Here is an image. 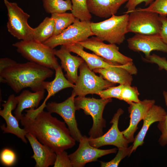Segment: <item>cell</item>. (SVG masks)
Wrapping results in <instances>:
<instances>
[{
    "instance_id": "1",
    "label": "cell",
    "mask_w": 167,
    "mask_h": 167,
    "mask_svg": "<svg viewBox=\"0 0 167 167\" xmlns=\"http://www.w3.org/2000/svg\"><path fill=\"white\" fill-rule=\"evenodd\" d=\"M20 121L27 133L32 134L56 153L71 148L75 144L65 122L48 111L43 110L33 118L24 115Z\"/></svg>"
},
{
    "instance_id": "2",
    "label": "cell",
    "mask_w": 167,
    "mask_h": 167,
    "mask_svg": "<svg viewBox=\"0 0 167 167\" xmlns=\"http://www.w3.org/2000/svg\"><path fill=\"white\" fill-rule=\"evenodd\" d=\"M54 73L52 69L31 62L16 63L0 72V80L16 93L27 88L35 92L44 89V82Z\"/></svg>"
},
{
    "instance_id": "3",
    "label": "cell",
    "mask_w": 167,
    "mask_h": 167,
    "mask_svg": "<svg viewBox=\"0 0 167 167\" xmlns=\"http://www.w3.org/2000/svg\"><path fill=\"white\" fill-rule=\"evenodd\" d=\"M129 16L126 13L119 16L113 15L101 22H91V30L94 36L102 41L120 45L124 41L125 35L128 32Z\"/></svg>"
},
{
    "instance_id": "4",
    "label": "cell",
    "mask_w": 167,
    "mask_h": 167,
    "mask_svg": "<svg viewBox=\"0 0 167 167\" xmlns=\"http://www.w3.org/2000/svg\"><path fill=\"white\" fill-rule=\"evenodd\" d=\"M17 51L30 62L55 70L59 65L54 49L34 40L23 41L12 45Z\"/></svg>"
},
{
    "instance_id": "5",
    "label": "cell",
    "mask_w": 167,
    "mask_h": 167,
    "mask_svg": "<svg viewBox=\"0 0 167 167\" xmlns=\"http://www.w3.org/2000/svg\"><path fill=\"white\" fill-rule=\"evenodd\" d=\"M112 101V98L99 99L79 96L75 98L76 110L82 109L85 114L90 115L92 118L93 124L88 132L89 138H96L103 135V129L106 126V121L103 116V111L106 105Z\"/></svg>"
},
{
    "instance_id": "6",
    "label": "cell",
    "mask_w": 167,
    "mask_h": 167,
    "mask_svg": "<svg viewBox=\"0 0 167 167\" xmlns=\"http://www.w3.org/2000/svg\"><path fill=\"white\" fill-rule=\"evenodd\" d=\"M7 10L6 26L9 32L18 39L23 41L33 40L34 28L28 24L30 15L25 12L15 2L4 0Z\"/></svg>"
},
{
    "instance_id": "7",
    "label": "cell",
    "mask_w": 167,
    "mask_h": 167,
    "mask_svg": "<svg viewBox=\"0 0 167 167\" xmlns=\"http://www.w3.org/2000/svg\"><path fill=\"white\" fill-rule=\"evenodd\" d=\"M79 74L73 88L72 94L75 96H85L88 94H96L98 92L115 84L98 76L91 70L84 62L79 67Z\"/></svg>"
},
{
    "instance_id": "8",
    "label": "cell",
    "mask_w": 167,
    "mask_h": 167,
    "mask_svg": "<svg viewBox=\"0 0 167 167\" xmlns=\"http://www.w3.org/2000/svg\"><path fill=\"white\" fill-rule=\"evenodd\" d=\"M90 21H82L76 18L74 22L58 35L53 36L43 43L54 49L58 45L79 43L94 36L90 27Z\"/></svg>"
},
{
    "instance_id": "9",
    "label": "cell",
    "mask_w": 167,
    "mask_h": 167,
    "mask_svg": "<svg viewBox=\"0 0 167 167\" xmlns=\"http://www.w3.org/2000/svg\"><path fill=\"white\" fill-rule=\"evenodd\" d=\"M129 13L128 32L145 35L160 34L161 23L158 14L138 8Z\"/></svg>"
},
{
    "instance_id": "10",
    "label": "cell",
    "mask_w": 167,
    "mask_h": 167,
    "mask_svg": "<svg viewBox=\"0 0 167 167\" xmlns=\"http://www.w3.org/2000/svg\"><path fill=\"white\" fill-rule=\"evenodd\" d=\"M78 43L84 48L115 65H125L134 64L131 58L119 52V47L116 44H106L96 36H92Z\"/></svg>"
},
{
    "instance_id": "11",
    "label": "cell",
    "mask_w": 167,
    "mask_h": 167,
    "mask_svg": "<svg viewBox=\"0 0 167 167\" xmlns=\"http://www.w3.org/2000/svg\"><path fill=\"white\" fill-rule=\"evenodd\" d=\"M75 96L71 94L69 97L62 102H48L45 108L48 111L51 113H57L62 118L67 125L72 137L76 141L79 142L83 135L78 127L75 118Z\"/></svg>"
},
{
    "instance_id": "12",
    "label": "cell",
    "mask_w": 167,
    "mask_h": 167,
    "mask_svg": "<svg viewBox=\"0 0 167 167\" xmlns=\"http://www.w3.org/2000/svg\"><path fill=\"white\" fill-rule=\"evenodd\" d=\"M88 137L82 136L76 150L69 155L73 167H83L88 163L95 161L102 156L117 152V149L114 148L109 149H101L91 145Z\"/></svg>"
},
{
    "instance_id": "13",
    "label": "cell",
    "mask_w": 167,
    "mask_h": 167,
    "mask_svg": "<svg viewBox=\"0 0 167 167\" xmlns=\"http://www.w3.org/2000/svg\"><path fill=\"white\" fill-rule=\"evenodd\" d=\"M124 112L122 109H118L110 122L112 124L110 128L106 133L99 137H88L90 144L97 148L107 145H113L118 149L128 147L130 142L118 128L119 118Z\"/></svg>"
},
{
    "instance_id": "14",
    "label": "cell",
    "mask_w": 167,
    "mask_h": 167,
    "mask_svg": "<svg viewBox=\"0 0 167 167\" xmlns=\"http://www.w3.org/2000/svg\"><path fill=\"white\" fill-rule=\"evenodd\" d=\"M129 48L135 52H142L148 58L153 51L167 53V45L162 40L160 34L145 35L135 34L127 39Z\"/></svg>"
},
{
    "instance_id": "15",
    "label": "cell",
    "mask_w": 167,
    "mask_h": 167,
    "mask_svg": "<svg viewBox=\"0 0 167 167\" xmlns=\"http://www.w3.org/2000/svg\"><path fill=\"white\" fill-rule=\"evenodd\" d=\"M17 105L15 96L13 94L10 95L6 102L2 105L3 109L0 110V115L5 120L6 126L3 124L0 127L3 133L14 134L27 143L28 141L26 135L27 132L24 128L20 127L19 121L12 114V111L15 109Z\"/></svg>"
},
{
    "instance_id": "16",
    "label": "cell",
    "mask_w": 167,
    "mask_h": 167,
    "mask_svg": "<svg viewBox=\"0 0 167 167\" xmlns=\"http://www.w3.org/2000/svg\"><path fill=\"white\" fill-rule=\"evenodd\" d=\"M155 103V101L154 100L145 99L139 102H133L129 104L128 107L130 118L129 125L122 131L130 143L134 140V134L138 128L137 126L139 122L143 120Z\"/></svg>"
},
{
    "instance_id": "17",
    "label": "cell",
    "mask_w": 167,
    "mask_h": 167,
    "mask_svg": "<svg viewBox=\"0 0 167 167\" xmlns=\"http://www.w3.org/2000/svg\"><path fill=\"white\" fill-rule=\"evenodd\" d=\"M93 71L112 83L128 85H131L133 80L132 75H136L138 71L134 64L116 65L109 68H98Z\"/></svg>"
},
{
    "instance_id": "18",
    "label": "cell",
    "mask_w": 167,
    "mask_h": 167,
    "mask_svg": "<svg viewBox=\"0 0 167 167\" xmlns=\"http://www.w3.org/2000/svg\"><path fill=\"white\" fill-rule=\"evenodd\" d=\"M33 152L31 157L35 161V167H48L54 165L56 154L49 147L41 143L32 134L28 133L26 135Z\"/></svg>"
},
{
    "instance_id": "19",
    "label": "cell",
    "mask_w": 167,
    "mask_h": 167,
    "mask_svg": "<svg viewBox=\"0 0 167 167\" xmlns=\"http://www.w3.org/2000/svg\"><path fill=\"white\" fill-rule=\"evenodd\" d=\"M55 77L51 81H45L43 84L44 88L47 92V96L41 106L35 109L31 110L33 116H35L43 110L45 108L46 102L51 96L54 95L60 91L68 88H73L75 84L70 82L64 75L62 68L59 65L55 70Z\"/></svg>"
},
{
    "instance_id": "20",
    "label": "cell",
    "mask_w": 167,
    "mask_h": 167,
    "mask_svg": "<svg viewBox=\"0 0 167 167\" xmlns=\"http://www.w3.org/2000/svg\"><path fill=\"white\" fill-rule=\"evenodd\" d=\"M70 53L64 45H61L58 50L54 49L55 56L61 60V67L66 72L65 77L74 84L78 78V69L84 61L81 57L73 56Z\"/></svg>"
},
{
    "instance_id": "21",
    "label": "cell",
    "mask_w": 167,
    "mask_h": 167,
    "mask_svg": "<svg viewBox=\"0 0 167 167\" xmlns=\"http://www.w3.org/2000/svg\"><path fill=\"white\" fill-rule=\"evenodd\" d=\"M167 114L164 109L160 106L154 104L151 107L143 119L141 129L135 138L131 154L139 146H142L144 143V138L150 126L155 122L163 120Z\"/></svg>"
},
{
    "instance_id": "22",
    "label": "cell",
    "mask_w": 167,
    "mask_h": 167,
    "mask_svg": "<svg viewBox=\"0 0 167 167\" xmlns=\"http://www.w3.org/2000/svg\"><path fill=\"white\" fill-rule=\"evenodd\" d=\"M45 93V89L34 92L25 90L19 95L15 96L17 105L14 113L18 121H20L23 116L22 113L25 109L38 107L41 101L44 98Z\"/></svg>"
},
{
    "instance_id": "23",
    "label": "cell",
    "mask_w": 167,
    "mask_h": 167,
    "mask_svg": "<svg viewBox=\"0 0 167 167\" xmlns=\"http://www.w3.org/2000/svg\"><path fill=\"white\" fill-rule=\"evenodd\" d=\"M128 0H87V4L90 13L107 18L115 15L120 6Z\"/></svg>"
},
{
    "instance_id": "24",
    "label": "cell",
    "mask_w": 167,
    "mask_h": 167,
    "mask_svg": "<svg viewBox=\"0 0 167 167\" xmlns=\"http://www.w3.org/2000/svg\"><path fill=\"white\" fill-rule=\"evenodd\" d=\"M65 46L71 52L75 53L82 58L91 70L98 68H109L117 65L95 54L85 51L84 49V47L78 43Z\"/></svg>"
},
{
    "instance_id": "25",
    "label": "cell",
    "mask_w": 167,
    "mask_h": 167,
    "mask_svg": "<svg viewBox=\"0 0 167 167\" xmlns=\"http://www.w3.org/2000/svg\"><path fill=\"white\" fill-rule=\"evenodd\" d=\"M54 19L46 17L36 28H34L33 40L43 43L54 35Z\"/></svg>"
},
{
    "instance_id": "26",
    "label": "cell",
    "mask_w": 167,
    "mask_h": 167,
    "mask_svg": "<svg viewBox=\"0 0 167 167\" xmlns=\"http://www.w3.org/2000/svg\"><path fill=\"white\" fill-rule=\"evenodd\" d=\"M51 17L54 20V31L53 36H57L71 25L76 18L72 13H54Z\"/></svg>"
},
{
    "instance_id": "27",
    "label": "cell",
    "mask_w": 167,
    "mask_h": 167,
    "mask_svg": "<svg viewBox=\"0 0 167 167\" xmlns=\"http://www.w3.org/2000/svg\"><path fill=\"white\" fill-rule=\"evenodd\" d=\"M43 6L48 13H63L71 11L72 4L71 0H42Z\"/></svg>"
},
{
    "instance_id": "28",
    "label": "cell",
    "mask_w": 167,
    "mask_h": 167,
    "mask_svg": "<svg viewBox=\"0 0 167 167\" xmlns=\"http://www.w3.org/2000/svg\"><path fill=\"white\" fill-rule=\"evenodd\" d=\"M72 4L71 13L82 21H90L91 15L87 6V0H71Z\"/></svg>"
},
{
    "instance_id": "29",
    "label": "cell",
    "mask_w": 167,
    "mask_h": 167,
    "mask_svg": "<svg viewBox=\"0 0 167 167\" xmlns=\"http://www.w3.org/2000/svg\"><path fill=\"white\" fill-rule=\"evenodd\" d=\"M139 95L136 87L124 85L119 100L126 102L129 105L133 102H139L141 101L139 98Z\"/></svg>"
},
{
    "instance_id": "30",
    "label": "cell",
    "mask_w": 167,
    "mask_h": 167,
    "mask_svg": "<svg viewBox=\"0 0 167 167\" xmlns=\"http://www.w3.org/2000/svg\"><path fill=\"white\" fill-rule=\"evenodd\" d=\"M132 145L126 148L118 149V151L115 157L111 161L105 162L100 161L101 167H118L121 161L127 156L131 155Z\"/></svg>"
},
{
    "instance_id": "31",
    "label": "cell",
    "mask_w": 167,
    "mask_h": 167,
    "mask_svg": "<svg viewBox=\"0 0 167 167\" xmlns=\"http://www.w3.org/2000/svg\"><path fill=\"white\" fill-rule=\"evenodd\" d=\"M138 9L156 13L160 15H167V0H154L148 7Z\"/></svg>"
},
{
    "instance_id": "32",
    "label": "cell",
    "mask_w": 167,
    "mask_h": 167,
    "mask_svg": "<svg viewBox=\"0 0 167 167\" xmlns=\"http://www.w3.org/2000/svg\"><path fill=\"white\" fill-rule=\"evenodd\" d=\"M163 95L167 107V91H163ZM157 127L161 133L158 141L159 144L162 146L167 145V114L163 120L159 122Z\"/></svg>"
},
{
    "instance_id": "33",
    "label": "cell",
    "mask_w": 167,
    "mask_h": 167,
    "mask_svg": "<svg viewBox=\"0 0 167 167\" xmlns=\"http://www.w3.org/2000/svg\"><path fill=\"white\" fill-rule=\"evenodd\" d=\"M124 85L119 84L117 86H112L97 92L96 94L103 99L114 98L120 99L122 90Z\"/></svg>"
},
{
    "instance_id": "34",
    "label": "cell",
    "mask_w": 167,
    "mask_h": 167,
    "mask_svg": "<svg viewBox=\"0 0 167 167\" xmlns=\"http://www.w3.org/2000/svg\"><path fill=\"white\" fill-rule=\"evenodd\" d=\"M0 159L1 163L4 165L11 166L15 162L16 156L13 150L10 148H5L0 153Z\"/></svg>"
},
{
    "instance_id": "35",
    "label": "cell",
    "mask_w": 167,
    "mask_h": 167,
    "mask_svg": "<svg viewBox=\"0 0 167 167\" xmlns=\"http://www.w3.org/2000/svg\"><path fill=\"white\" fill-rule=\"evenodd\" d=\"M56 154L54 167H73L69 155L65 150Z\"/></svg>"
},
{
    "instance_id": "36",
    "label": "cell",
    "mask_w": 167,
    "mask_h": 167,
    "mask_svg": "<svg viewBox=\"0 0 167 167\" xmlns=\"http://www.w3.org/2000/svg\"><path fill=\"white\" fill-rule=\"evenodd\" d=\"M143 59L146 62L156 64L159 70H164L167 72V60L165 57H161L153 54L148 58H143Z\"/></svg>"
},
{
    "instance_id": "37",
    "label": "cell",
    "mask_w": 167,
    "mask_h": 167,
    "mask_svg": "<svg viewBox=\"0 0 167 167\" xmlns=\"http://www.w3.org/2000/svg\"><path fill=\"white\" fill-rule=\"evenodd\" d=\"M154 0H128L125 6L127 11L124 13L129 14L135 10L137 5L144 2L145 6L150 4Z\"/></svg>"
},
{
    "instance_id": "38",
    "label": "cell",
    "mask_w": 167,
    "mask_h": 167,
    "mask_svg": "<svg viewBox=\"0 0 167 167\" xmlns=\"http://www.w3.org/2000/svg\"><path fill=\"white\" fill-rule=\"evenodd\" d=\"M159 15L161 23L160 35L163 41L167 45V15Z\"/></svg>"
},
{
    "instance_id": "39",
    "label": "cell",
    "mask_w": 167,
    "mask_h": 167,
    "mask_svg": "<svg viewBox=\"0 0 167 167\" xmlns=\"http://www.w3.org/2000/svg\"><path fill=\"white\" fill-rule=\"evenodd\" d=\"M16 63L14 60L7 58H2L0 59V72L5 69L9 67Z\"/></svg>"
}]
</instances>
